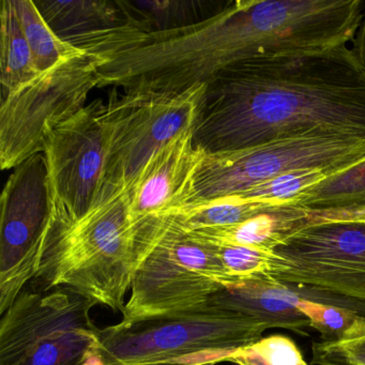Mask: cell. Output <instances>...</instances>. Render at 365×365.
I'll list each match as a JSON object with an SVG mask.
<instances>
[{"mask_svg": "<svg viewBox=\"0 0 365 365\" xmlns=\"http://www.w3.org/2000/svg\"><path fill=\"white\" fill-rule=\"evenodd\" d=\"M207 85L195 146L228 153L273 140H365V63L344 46L259 55Z\"/></svg>", "mask_w": 365, "mask_h": 365, "instance_id": "1", "label": "cell"}, {"mask_svg": "<svg viewBox=\"0 0 365 365\" xmlns=\"http://www.w3.org/2000/svg\"><path fill=\"white\" fill-rule=\"evenodd\" d=\"M143 222L134 221L128 191L98 202L80 219L51 215L36 287H67L114 311L125 309Z\"/></svg>", "mask_w": 365, "mask_h": 365, "instance_id": "2", "label": "cell"}, {"mask_svg": "<svg viewBox=\"0 0 365 365\" xmlns=\"http://www.w3.org/2000/svg\"><path fill=\"white\" fill-rule=\"evenodd\" d=\"M239 282L226 272L215 247L194 238L172 217L145 220L138 241V262L123 326L198 309Z\"/></svg>", "mask_w": 365, "mask_h": 365, "instance_id": "3", "label": "cell"}, {"mask_svg": "<svg viewBox=\"0 0 365 365\" xmlns=\"http://www.w3.org/2000/svg\"><path fill=\"white\" fill-rule=\"evenodd\" d=\"M264 322L205 305L101 329L106 365H213L262 339Z\"/></svg>", "mask_w": 365, "mask_h": 365, "instance_id": "4", "label": "cell"}, {"mask_svg": "<svg viewBox=\"0 0 365 365\" xmlns=\"http://www.w3.org/2000/svg\"><path fill=\"white\" fill-rule=\"evenodd\" d=\"M95 305L70 288L25 287L1 315L0 365H106Z\"/></svg>", "mask_w": 365, "mask_h": 365, "instance_id": "5", "label": "cell"}, {"mask_svg": "<svg viewBox=\"0 0 365 365\" xmlns=\"http://www.w3.org/2000/svg\"><path fill=\"white\" fill-rule=\"evenodd\" d=\"M106 57L84 51L25 84L0 108V166L14 170L43 153L51 132L85 106L100 87L99 70Z\"/></svg>", "mask_w": 365, "mask_h": 365, "instance_id": "6", "label": "cell"}, {"mask_svg": "<svg viewBox=\"0 0 365 365\" xmlns=\"http://www.w3.org/2000/svg\"><path fill=\"white\" fill-rule=\"evenodd\" d=\"M365 160V140L303 136L228 153H206L189 204L237 195L279 175L319 170L332 175Z\"/></svg>", "mask_w": 365, "mask_h": 365, "instance_id": "7", "label": "cell"}, {"mask_svg": "<svg viewBox=\"0 0 365 365\" xmlns=\"http://www.w3.org/2000/svg\"><path fill=\"white\" fill-rule=\"evenodd\" d=\"M206 88V84H200L175 95L114 93L110 96L108 102L112 129L110 155L97 204L119 192L129 191L158 150L194 129Z\"/></svg>", "mask_w": 365, "mask_h": 365, "instance_id": "8", "label": "cell"}, {"mask_svg": "<svg viewBox=\"0 0 365 365\" xmlns=\"http://www.w3.org/2000/svg\"><path fill=\"white\" fill-rule=\"evenodd\" d=\"M266 277L365 304V220L317 217L275 247Z\"/></svg>", "mask_w": 365, "mask_h": 365, "instance_id": "9", "label": "cell"}, {"mask_svg": "<svg viewBox=\"0 0 365 365\" xmlns=\"http://www.w3.org/2000/svg\"><path fill=\"white\" fill-rule=\"evenodd\" d=\"M110 135V110L100 99L51 132L43 153L53 217L74 221L97 204L106 178Z\"/></svg>", "mask_w": 365, "mask_h": 365, "instance_id": "10", "label": "cell"}, {"mask_svg": "<svg viewBox=\"0 0 365 365\" xmlns=\"http://www.w3.org/2000/svg\"><path fill=\"white\" fill-rule=\"evenodd\" d=\"M1 194L0 314L37 277L52 215L48 166L43 153L14 168Z\"/></svg>", "mask_w": 365, "mask_h": 365, "instance_id": "11", "label": "cell"}, {"mask_svg": "<svg viewBox=\"0 0 365 365\" xmlns=\"http://www.w3.org/2000/svg\"><path fill=\"white\" fill-rule=\"evenodd\" d=\"M205 155L194 145L193 130L158 150L128 191L134 221L170 217L187 206Z\"/></svg>", "mask_w": 365, "mask_h": 365, "instance_id": "12", "label": "cell"}, {"mask_svg": "<svg viewBox=\"0 0 365 365\" xmlns=\"http://www.w3.org/2000/svg\"><path fill=\"white\" fill-rule=\"evenodd\" d=\"M303 297L296 287L268 277H256L230 286L211 297L208 305L264 322L269 328H282L307 335L311 322L300 309Z\"/></svg>", "mask_w": 365, "mask_h": 365, "instance_id": "13", "label": "cell"}, {"mask_svg": "<svg viewBox=\"0 0 365 365\" xmlns=\"http://www.w3.org/2000/svg\"><path fill=\"white\" fill-rule=\"evenodd\" d=\"M314 220L311 211L297 204H284L238 225L187 232L210 245L274 250L290 234Z\"/></svg>", "mask_w": 365, "mask_h": 365, "instance_id": "14", "label": "cell"}, {"mask_svg": "<svg viewBox=\"0 0 365 365\" xmlns=\"http://www.w3.org/2000/svg\"><path fill=\"white\" fill-rule=\"evenodd\" d=\"M35 4L48 26L63 40L116 29L129 21L123 1L40 0Z\"/></svg>", "mask_w": 365, "mask_h": 365, "instance_id": "15", "label": "cell"}, {"mask_svg": "<svg viewBox=\"0 0 365 365\" xmlns=\"http://www.w3.org/2000/svg\"><path fill=\"white\" fill-rule=\"evenodd\" d=\"M294 204L320 219H347L365 212V160L313 185Z\"/></svg>", "mask_w": 365, "mask_h": 365, "instance_id": "16", "label": "cell"}, {"mask_svg": "<svg viewBox=\"0 0 365 365\" xmlns=\"http://www.w3.org/2000/svg\"><path fill=\"white\" fill-rule=\"evenodd\" d=\"M0 22V82L1 98H6L40 73L36 69L31 48L10 0L1 3Z\"/></svg>", "mask_w": 365, "mask_h": 365, "instance_id": "17", "label": "cell"}, {"mask_svg": "<svg viewBox=\"0 0 365 365\" xmlns=\"http://www.w3.org/2000/svg\"><path fill=\"white\" fill-rule=\"evenodd\" d=\"M277 206L279 205L264 204L232 195L187 205L170 217L183 230L194 232L238 225Z\"/></svg>", "mask_w": 365, "mask_h": 365, "instance_id": "18", "label": "cell"}, {"mask_svg": "<svg viewBox=\"0 0 365 365\" xmlns=\"http://www.w3.org/2000/svg\"><path fill=\"white\" fill-rule=\"evenodd\" d=\"M10 4L20 21L33 54L36 69L39 73H44L84 52V50H80L61 39L52 31L40 14L35 1L10 0Z\"/></svg>", "mask_w": 365, "mask_h": 365, "instance_id": "19", "label": "cell"}, {"mask_svg": "<svg viewBox=\"0 0 365 365\" xmlns=\"http://www.w3.org/2000/svg\"><path fill=\"white\" fill-rule=\"evenodd\" d=\"M329 175L319 170L286 173L237 195L264 204H294L304 192L324 180Z\"/></svg>", "mask_w": 365, "mask_h": 365, "instance_id": "20", "label": "cell"}, {"mask_svg": "<svg viewBox=\"0 0 365 365\" xmlns=\"http://www.w3.org/2000/svg\"><path fill=\"white\" fill-rule=\"evenodd\" d=\"M129 4L138 18L147 23L150 33L193 25L190 18H196L205 10L198 8L202 1L192 0H134Z\"/></svg>", "mask_w": 365, "mask_h": 365, "instance_id": "21", "label": "cell"}, {"mask_svg": "<svg viewBox=\"0 0 365 365\" xmlns=\"http://www.w3.org/2000/svg\"><path fill=\"white\" fill-rule=\"evenodd\" d=\"M227 362L237 365H309L294 341L283 334L262 337L236 350Z\"/></svg>", "mask_w": 365, "mask_h": 365, "instance_id": "22", "label": "cell"}, {"mask_svg": "<svg viewBox=\"0 0 365 365\" xmlns=\"http://www.w3.org/2000/svg\"><path fill=\"white\" fill-rule=\"evenodd\" d=\"M211 245L226 272L239 283L256 277H266L274 256V250L245 245Z\"/></svg>", "mask_w": 365, "mask_h": 365, "instance_id": "23", "label": "cell"}, {"mask_svg": "<svg viewBox=\"0 0 365 365\" xmlns=\"http://www.w3.org/2000/svg\"><path fill=\"white\" fill-rule=\"evenodd\" d=\"M312 364L365 365V346L341 339L312 344Z\"/></svg>", "mask_w": 365, "mask_h": 365, "instance_id": "24", "label": "cell"}, {"mask_svg": "<svg viewBox=\"0 0 365 365\" xmlns=\"http://www.w3.org/2000/svg\"><path fill=\"white\" fill-rule=\"evenodd\" d=\"M337 339L365 346V317L356 316L351 327Z\"/></svg>", "mask_w": 365, "mask_h": 365, "instance_id": "25", "label": "cell"}, {"mask_svg": "<svg viewBox=\"0 0 365 365\" xmlns=\"http://www.w3.org/2000/svg\"><path fill=\"white\" fill-rule=\"evenodd\" d=\"M352 41H354V46L351 48L352 53L356 55L359 61L365 63V11L362 22H361Z\"/></svg>", "mask_w": 365, "mask_h": 365, "instance_id": "26", "label": "cell"}, {"mask_svg": "<svg viewBox=\"0 0 365 365\" xmlns=\"http://www.w3.org/2000/svg\"><path fill=\"white\" fill-rule=\"evenodd\" d=\"M354 219L365 220V212L360 213V215H354Z\"/></svg>", "mask_w": 365, "mask_h": 365, "instance_id": "27", "label": "cell"}]
</instances>
